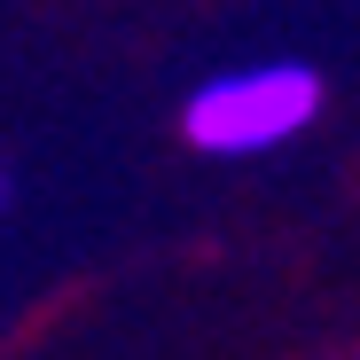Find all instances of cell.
Listing matches in <instances>:
<instances>
[{
  "instance_id": "6da1fadb",
  "label": "cell",
  "mask_w": 360,
  "mask_h": 360,
  "mask_svg": "<svg viewBox=\"0 0 360 360\" xmlns=\"http://www.w3.org/2000/svg\"><path fill=\"white\" fill-rule=\"evenodd\" d=\"M321 117L314 63H235L180 102V134L212 157H266Z\"/></svg>"
},
{
  "instance_id": "7a4b0ae2",
  "label": "cell",
  "mask_w": 360,
  "mask_h": 360,
  "mask_svg": "<svg viewBox=\"0 0 360 360\" xmlns=\"http://www.w3.org/2000/svg\"><path fill=\"white\" fill-rule=\"evenodd\" d=\"M0 212H8V172H0Z\"/></svg>"
}]
</instances>
